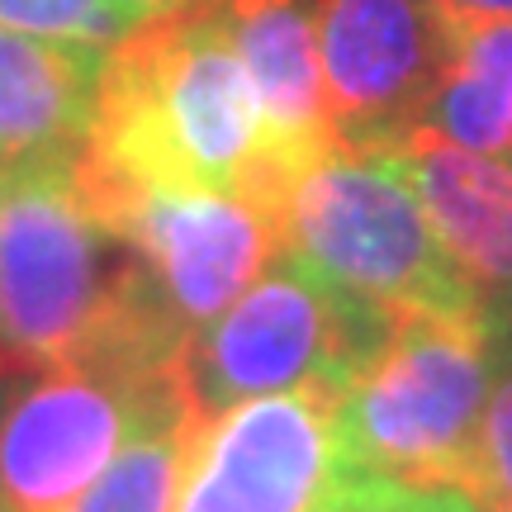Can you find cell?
Returning <instances> with one entry per match:
<instances>
[{
  "label": "cell",
  "instance_id": "obj_10",
  "mask_svg": "<svg viewBox=\"0 0 512 512\" xmlns=\"http://www.w3.org/2000/svg\"><path fill=\"white\" fill-rule=\"evenodd\" d=\"M209 5L252 81L275 166L294 181L304 166L337 147L313 0H209Z\"/></svg>",
  "mask_w": 512,
  "mask_h": 512
},
{
  "label": "cell",
  "instance_id": "obj_13",
  "mask_svg": "<svg viewBox=\"0 0 512 512\" xmlns=\"http://www.w3.org/2000/svg\"><path fill=\"white\" fill-rule=\"evenodd\" d=\"M200 427L204 418L190 399L185 375L162 384L143 403V413L124 446L114 451V460L67 512H176Z\"/></svg>",
  "mask_w": 512,
  "mask_h": 512
},
{
  "label": "cell",
  "instance_id": "obj_9",
  "mask_svg": "<svg viewBox=\"0 0 512 512\" xmlns=\"http://www.w3.org/2000/svg\"><path fill=\"white\" fill-rule=\"evenodd\" d=\"M313 15L337 143L399 147L427 128L451 53L437 0H313Z\"/></svg>",
  "mask_w": 512,
  "mask_h": 512
},
{
  "label": "cell",
  "instance_id": "obj_16",
  "mask_svg": "<svg viewBox=\"0 0 512 512\" xmlns=\"http://www.w3.org/2000/svg\"><path fill=\"white\" fill-rule=\"evenodd\" d=\"M465 494L484 512H512V337L494 332V394Z\"/></svg>",
  "mask_w": 512,
  "mask_h": 512
},
{
  "label": "cell",
  "instance_id": "obj_1",
  "mask_svg": "<svg viewBox=\"0 0 512 512\" xmlns=\"http://www.w3.org/2000/svg\"><path fill=\"white\" fill-rule=\"evenodd\" d=\"M72 162L0 171V361L15 375L76 361L128 375L181 370L195 332L143 256L91 214Z\"/></svg>",
  "mask_w": 512,
  "mask_h": 512
},
{
  "label": "cell",
  "instance_id": "obj_19",
  "mask_svg": "<svg viewBox=\"0 0 512 512\" xmlns=\"http://www.w3.org/2000/svg\"><path fill=\"white\" fill-rule=\"evenodd\" d=\"M190 5H200V0H124V10L138 19V24L162 19V15H176V10H190Z\"/></svg>",
  "mask_w": 512,
  "mask_h": 512
},
{
  "label": "cell",
  "instance_id": "obj_6",
  "mask_svg": "<svg viewBox=\"0 0 512 512\" xmlns=\"http://www.w3.org/2000/svg\"><path fill=\"white\" fill-rule=\"evenodd\" d=\"M76 185L95 219L143 256L147 275L190 332L238 304L285 252L280 219L247 195L185 185Z\"/></svg>",
  "mask_w": 512,
  "mask_h": 512
},
{
  "label": "cell",
  "instance_id": "obj_14",
  "mask_svg": "<svg viewBox=\"0 0 512 512\" xmlns=\"http://www.w3.org/2000/svg\"><path fill=\"white\" fill-rule=\"evenodd\" d=\"M446 19V15H441ZM446 72L427 128L475 152H503L512 138V19H446Z\"/></svg>",
  "mask_w": 512,
  "mask_h": 512
},
{
  "label": "cell",
  "instance_id": "obj_8",
  "mask_svg": "<svg viewBox=\"0 0 512 512\" xmlns=\"http://www.w3.org/2000/svg\"><path fill=\"white\" fill-rule=\"evenodd\" d=\"M166 375H128L114 366H53L15 389L0 427V503L5 512H67L114 460Z\"/></svg>",
  "mask_w": 512,
  "mask_h": 512
},
{
  "label": "cell",
  "instance_id": "obj_17",
  "mask_svg": "<svg viewBox=\"0 0 512 512\" xmlns=\"http://www.w3.org/2000/svg\"><path fill=\"white\" fill-rule=\"evenodd\" d=\"M328 512H484L465 489H418V484H394L380 475H351L342 470V484L332 494Z\"/></svg>",
  "mask_w": 512,
  "mask_h": 512
},
{
  "label": "cell",
  "instance_id": "obj_20",
  "mask_svg": "<svg viewBox=\"0 0 512 512\" xmlns=\"http://www.w3.org/2000/svg\"><path fill=\"white\" fill-rule=\"evenodd\" d=\"M15 380H24V375H15L0 361V427H5V413H10V399H15Z\"/></svg>",
  "mask_w": 512,
  "mask_h": 512
},
{
  "label": "cell",
  "instance_id": "obj_12",
  "mask_svg": "<svg viewBox=\"0 0 512 512\" xmlns=\"http://www.w3.org/2000/svg\"><path fill=\"white\" fill-rule=\"evenodd\" d=\"M394 152L460 271L484 294L512 290V166L451 143L437 128L408 133Z\"/></svg>",
  "mask_w": 512,
  "mask_h": 512
},
{
  "label": "cell",
  "instance_id": "obj_18",
  "mask_svg": "<svg viewBox=\"0 0 512 512\" xmlns=\"http://www.w3.org/2000/svg\"><path fill=\"white\" fill-rule=\"evenodd\" d=\"M446 19H512V0H437Z\"/></svg>",
  "mask_w": 512,
  "mask_h": 512
},
{
  "label": "cell",
  "instance_id": "obj_22",
  "mask_svg": "<svg viewBox=\"0 0 512 512\" xmlns=\"http://www.w3.org/2000/svg\"><path fill=\"white\" fill-rule=\"evenodd\" d=\"M0 512H5V503H0Z\"/></svg>",
  "mask_w": 512,
  "mask_h": 512
},
{
  "label": "cell",
  "instance_id": "obj_21",
  "mask_svg": "<svg viewBox=\"0 0 512 512\" xmlns=\"http://www.w3.org/2000/svg\"><path fill=\"white\" fill-rule=\"evenodd\" d=\"M508 157H512V138H508Z\"/></svg>",
  "mask_w": 512,
  "mask_h": 512
},
{
  "label": "cell",
  "instance_id": "obj_3",
  "mask_svg": "<svg viewBox=\"0 0 512 512\" xmlns=\"http://www.w3.org/2000/svg\"><path fill=\"white\" fill-rule=\"evenodd\" d=\"M494 394V309L403 313L337 399V456L351 475L465 489Z\"/></svg>",
  "mask_w": 512,
  "mask_h": 512
},
{
  "label": "cell",
  "instance_id": "obj_5",
  "mask_svg": "<svg viewBox=\"0 0 512 512\" xmlns=\"http://www.w3.org/2000/svg\"><path fill=\"white\" fill-rule=\"evenodd\" d=\"M389 332V313L342 294L299 256L280 252L238 304L195 328L185 347V384L204 422L304 384L347 389L380 356Z\"/></svg>",
  "mask_w": 512,
  "mask_h": 512
},
{
  "label": "cell",
  "instance_id": "obj_2",
  "mask_svg": "<svg viewBox=\"0 0 512 512\" xmlns=\"http://www.w3.org/2000/svg\"><path fill=\"white\" fill-rule=\"evenodd\" d=\"M72 166L86 185L228 190L275 219L290 190L266 143L252 81L209 0L147 19L114 43L91 138Z\"/></svg>",
  "mask_w": 512,
  "mask_h": 512
},
{
  "label": "cell",
  "instance_id": "obj_7",
  "mask_svg": "<svg viewBox=\"0 0 512 512\" xmlns=\"http://www.w3.org/2000/svg\"><path fill=\"white\" fill-rule=\"evenodd\" d=\"M337 399L342 389L304 384L209 418L176 512H328L342 484Z\"/></svg>",
  "mask_w": 512,
  "mask_h": 512
},
{
  "label": "cell",
  "instance_id": "obj_11",
  "mask_svg": "<svg viewBox=\"0 0 512 512\" xmlns=\"http://www.w3.org/2000/svg\"><path fill=\"white\" fill-rule=\"evenodd\" d=\"M110 48L0 29V171L76 157L91 138Z\"/></svg>",
  "mask_w": 512,
  "mask_h": 512
},
{
  "label": "cell",
  "instance_id": "obj_4",
  "mask_svg": "<svg viewBox=\"0 0 512 512\" xmlns=\"http://www.w3.org/2000/svg\"><path fill=\"white\" fill-rule=\"evenodd\" d=\"M280 233L309 271L389 318L489 309L437 238L394 147L337 143L304 166L285 190Z\"/></svg>",
  "mask_w": 512,
  "mask_h": 512
},
{
  "label": "cell",
  "instance_id": "obj_15",
  "mask_svg": "<svg viewBox=\"0 0 512 512\" xmlns=\"http://www.w3.org/2000/svg\"><path fill=\"white\" fill-rule=\"evenodd\" d=\"M0 29L114 48L138 29V19L124 10V0H0Z\"/></svg>",
  "mask_w": 512,
  "mask_h": 512
}]
</instances>
